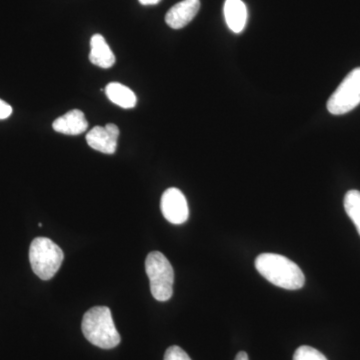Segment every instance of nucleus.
<instances>
[{
  "label": "nucleus",
  "mask_w": 360,
  "mask_h": 360,
  "mask_svg": "<svg viewBox=\"0 0 360 360\" xmlns=\"http://www.w3.org/2000/svg\"><path fill=\"white\" fill-rule=\"evenodd\" d=\"M255 269L269 283L284 290H300L305 283L300 267L283 255L262 253L255 259Z\"/></svg>",
  "instance_id": "1"
},
{
  "label": "nucleus",
  "mask_w": 360,
  "mask_h": 360,
  "mask_svg": "<svg viewBox=\"0 0 360 360\" xmlns=\"http://www.w3.org/2000/svg\"><path fill=\"white\" fill-rule=\"evenodd\" d=\"M82 333L92 345L103 349H110L120 343V335L108 307H96L84 314Z\"/></svg>",
  "instance_id": "2"
},
{
  "label": "nucleus",
  "mask_w": 360,
  "mask_h": 360,
  "mask_svg": "<svg viewBox=\"0 0 360 360\" xmlns=\"http://www.w3.org/2000/svg\"><path fill=\"white\" fill-rule=\"evenodd\" d=\"M65 259L63 251L46 238H37L30 248V262L33 272L42 281H49L60 269Z\"/></svg>",
  "instance_id": "3"
},
{
  "label": "nucleus",
  "mask_w": 360,
  "mask_h": 360,
  "mask_svg": "<svg viewBox=\"0 0 360 360\" xmlns=\"http://www.w3.org/2000/svg\"><path fill=\"white\" fill-rule=\"evenodd\" d=\"M146 270L153 297L158 302L170 300L174 293V271L167 258L160 251L149 253Z\"/></svg>",
  "instance_id": "4"
},
{
  "label": "nucleus",
  "mask_w": 360,
  "mask_h": 360,
  "mask_svg": "<svg viewBox=\"0 0 360 360\" xmlns=\"http://www.w3.org/2000/svg\"><path fill=\"white\" fill-rule=\"evenodd\" d=\"M360 103V68L350 71L328 101L331 115H342Z\"/></svg>",
  "instance_id": "5"
},
{
  "label": "nucleus",
  "mask_w": 360,
  "mask_h": 360,
  "mask_svg": "<svg viewBox=\"0 0 360 360\" xmlns=\"http://www.w3.org/2000/svg\"><path fill=\"white\" fill-rule=\"evenodd\" d=\"M161 212L165 219L172 224H182L189 217L188 205L184 194L179 188L172 187L162 194Z\"/></svg>",
  "instance_id": "6"
},
{
  "label": "nucleus",
  "mask_w": 360,
  "mask_h": 360,
  "mask_svg": "<svg viewBox=\"0 0 360 360\" xmlns=\"http://www.w3.org/2000/svg\"><path fill=\"white\" fill-rule=\"evenodd\" d=\"M120 132V129L113 123L94 127L86 135L87 144L104 155H113L117 148Z\"/></svg>",
  "instance_id": "7"
},
{
  "label": "nucleus",
  "mask_w": 360,
  "mask_h": 360,
  "mask_svg": "<svg viewBox=\"0 0 360 360\" xmlns=\"http://www.w3.org/2000/svg\"><path fill=\"white\" fill-rule=\"evenodd\" d=\"M200 9V0H182L167 11L165 22L172 30H180L195 18Z\"/></svg>",
  "instance_id": "8"
},
{
  "label": "nucleus",
  "mask_w": 360,
  "mask_h": 360,
  "mask_svg": "<svg viewBox=\"0 0 360 360\" xmlns=\"http://www.w3.org/2000/svg\"><path fill=\"white\" fill-rule=\"evenodd\" d=\"M52 127L59 134L78 135L86 131L89 122L82 110H72L56 118L52 123Z\"/></svg>",
  "instance_id": "9"
},
{
  "label": "nucleus",
  "mask_w": 360,
  "mask_h": 360,
  "mask_svg": "<svg viewBox=\"0 0 360 360\" xmlns=\"http://www.w3.org/2000/svg\"><path fill=\"white\" fill-rule=\"evenodd\" d=\"M89 60L92 65L104 68V70H108L115 65V54L101 34H94L90 39Z\"/></svg>",
  "instance_id": "10"
},
{
  "label": "nucleus",
  "mask_w": 360,
  "mask_h": 360,
  "mask_svg": "<svg viewBox=\"0 0 360 360\" xmlns=\"http://www.w3.org/2000/svg\"><path fill=\"white\" fill-rule=\"evenodd\" d=\"M224 18L229 30L234 33L243 32L248 21V8L243 0H225Z\"/></svg>",
  "instance_id": "11"
},
{
  "label": "nucleus",
  "mask_w": 360,
  "mask_h": 360,
  "mask_svg": "<svg viewBox=\"0 0 360 360\" xmlns=\"http://www.w3.org/2000/svg\"><path fill=\"white\" fill-rule=\"evenodd\" d=\"M104 91L111 103L124 108V110H130L136 105L137 97L134 92L129 87L125 86L120 82H111L106 85Z\"/></svg>",
  "instance_id": "12"
},
{
  "label": "nucleus",
  "mask_w": 360,
  "mask_h": 360,
  "mask_svg": "<svg viewBox=\"0 0 360 360\" xmlns=\"http://www.w3.org/2000/svg\"><path fill=\"white\" fill-rule=\"evenodd\" d=\"M345 208L360 236V191H349L345 194Z\"/></svg>",
  "instance_id": "13"
},
{
  "label": "nucleus",
  "mask_w": 360,
  "mask_h": 360,
  "mask_svg": "<svg viewBox=\"0 0 360 360\" xmlns=\"http://www.w3.org/2000/svg\"><path fill=\"white\" fill-rule=\"evenodd\" d=\"M293 360H328V359L315 348L303 345L296 349Z\"/></svg>",
  "instance_id": "14"
},
{
  "label": "nucleus",
  "mask_w": 360,
  "mask_h": 360,
  "mask_svg": "<svg viewBox=\"0 0 360 360\" xmlns=\"http://www.w3.org/2000/svg\"><path fill=\"white\" fill-rule=\"evenodd\" d=\"M165 360H191L182 348L174 345L168 348L165 354Z\"/></svg>",
  "instance_id": "15"
},
{
  "label": "nucleus",
  "mask_w": 360,
  "mask_h": 360,
  "mask_svg": "<svg viewBox=\"0 0 360 360\" xmlns=\"http://www.w3.org/2000/svg\"><path fill=\"white\" fill-rule=\"evenodd\" d=\"M13 113V108L6 101L0 99V120H6Z\"/></svg>",
  "instance_id": "16"
},
{
  "label": "nucleus",
  "mask_w": 360,
  "mask_h": 360,
  "mask_svg": "<svg viewBox=\"0 0 360 360\" xmlns=\"http://www.w3.org/2000/svg\"><path fill=\"white\" fill-rule=\"evenodd\" d=\"M139 1L142 6H155L160 4L161 0H139Z\"/></svg>",
  "instance_id": "17"
},
{
  "label": "nucleus",
  "mask_w": 360,
  "mask_h": 360,
  "mask_svg": "<svg viewBox=\"0 0 360 360\" xmlns=\"http://www.w3.org/2000/svg\"><path fill=\"white\" fill-rule=\"evenodd\" d=\"M236 360H250L248 359V355L245 352H238L236 355Z\"/></svg>",
  "instance_id": "18"
}]
</instances>
